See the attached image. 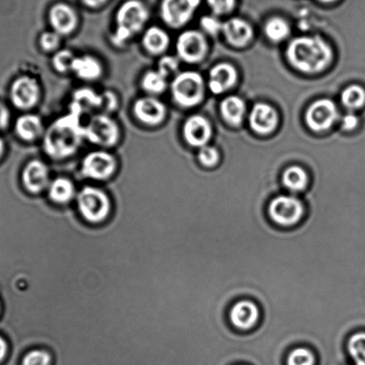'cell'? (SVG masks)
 Instances as JSON below:
<instances>
[{"label": "cell", "instance_id": "cell-1", "mask_svg": "<svg viewBox=\"0 0 365 365\" xmlns=\"http://www.w3.org/2000/svg\"><path fill=\"white\" fill-rule=\"evenodd\" d=\"M85 140L81 117L70 112L56 119L45 130L42 145L45 153L52 159L62 160L72 157Z\"/></svg>", "mask_w": 365, "mask_h": 365}, {"label": "cell", "instance_id": "cell-2", "mask_svg": "<svg viewBox=\"0 0 365 365\" xmlns=\"http://www.w3.org/2000/svg\"><path fill=\"white\" fill-rule=\"evenodd\" d=\"M289 61L304 73H317L328 66L332 58L329 46L320 37H299L287 49Z\"/></svg>", "mask_w": 365, "mask_h": 365}, {"label": "cell", "instance_id": "cell-3", "mask_svg": "<svg viewBox=\"0 0 365 365\" xmlns=\"http://www.w3.org/2000/svg\"><path fill=\"white\" fill-rule=\"evenodd\" d=\"M150 16L148 6L141 0H126L115 14V29L111 36L112 43L116 47H123L144 30Z\"/></svg>", "mask_w": 365, "mask_h": 365}, {"label": "cell", "instance_id": "cell-4", "mask_svg": "<svg viewBox=\"0 0 365 365\" xmlns=\"http://www.w3.org/2000/svg\"><path fill=\"white\" fill-rule=\"evenodd\" d=\"M77 209L88 225L105 223L112 215L113 203L105 190L93 186L83 187L77 196Z\"/></svg>", "mask_w": 365, "mask_h": 365}, {"label": "cell", "instance_id": "cell-5", "mask_svg": "<svg viewBox=\"0 0 365 365\" xmlns=\"http://www.w3.org/2000/svg\"><path fill=\"white\" fill-rule=\"evenodd\" d=\"M84 132L85 140L101 147L102 150L115 147L122 135L118 123L108 113H104L92 115L84 125Z\"/></svg>", "mask_w": 365, "mask_h": 365}, {"label": "cell", "instance_id": "cell-6", "mask_svg": "<svg viewBox=\"0 0 365 365\" xmlns=\"http://www.w3.org/2000/svg\"><path fill=\"white\" fill-rule=\"evenodd\" d=\"M171 92L177 105L182 108H192L200 104L204 97L203 78L192 71L180 73L172 81Z\"/></svg>", "mask_w": 365, "mask_h": 365}, {"label": "cell", "instance_id": "cell-7", "mask_svg": "<svg viewBox=\"0 0 365 365\" xmlns=\"http://www.w3.org/2000/svg\"><path fill=\"white\" fill-rule=\"evenodd\" d=\"M268 215L275 225L290 228L299 225L304 215V207L299 198L281 195L269 204Z\"/></svg>", "mask_w": 365, "mask_h": 365}, {"label": "cell", "instance_id": "cell-8", "mask_svg": "<svg viewBox=\"0 0 365 365\" xmlns=\"http://www.w3.org/2000/svg\"><path fill=\"white\" fill-rule=\"evenodd\" d=\"M117 160L106 150L90 152L81 163V173L85 178L105 182L111 179L116 172Z\"/></svg>", "mask_w": 365, "mask_h": 365}, {"label": "cell", "instance_id": "cell-9", "mask_svg": "<svg viewBox=\"0 0 365 365\" xmlns=\"http://www.w3.org/2000/svg\"><path fill=\"white\" fill-rule=\"evenodd\" d=\"M201 0H162L160 16L166 26L179 29L192 19Z\"/></svg>", "mask_w": 365, "mask_h": 365}, {"label": "cell", "instance_id": "cell-10", "mask_svg": "<svg viewBox=\"0 0 365 365\" xmlns=\"http://www.w3.org/2000/svg\"><path fill=\"white\" fill-rule=\"evenodd\" d=\"M41 84L37 79L29 76L17 78L10 88L13 105L21 110L35 108L41 101Z\"/></svg>", "mask_w": 365, "mask_h": 365}, {"label": "cell", "instance_id": "cell-11", "mask_svg": "<svg viewBox=\"0 0 365 365\" xmlns=\"http://www.w3.org/2000/svg\"><path fill=\"white\" fill-rule=\"evenodd\" d=\"M133 112L135 118L143 125L157 127L165 122L168 115V108L160 99L148 95L134 102Z\"/></svg>", "mask_w": 365, "mask_h": 365}, {"label": "cell", "instance_id": "cell-12", "mask_svg": "<svg viewBox=\"0 0 365 365\" xmlns=\"http://www.w3.org/2000/svg\"><path fill=\"white\" fill-rule=\"evenodd\" d=\"M178 58L184 62H200L207 52V43L203 34L197 31H186L180 35L176 42Z\"/></svg>", "mask_w": 365, "mask_h": 365}, {"label": "cell", "instance_id": "cell-13", "mask_svg": "<svg viewBox=\"0 0 365 365\" xmlns=\"http://www.w3.org/2000/svg\"><path fill=\"white\" fill-rule=\"evenodd\" d=\"M22 182L24 189L31 195L43 192L51 182L48 165L38 158L28 162L23 170Z\"/></svg>", "mask_w": 365, "mask_h": 365}, {"label": "cell", "instance_id": "cell-14", "mask_svg": "<svg viewBox=\"0 0 365 365\" xmlns=\"http://www.w3.org/2000/svg\"><path fill=\"white\" fill-rule=\"evenodd\" d=\"M48 23L52 31L60 36H69L79 26V16L76 9L66 3H56L48 11Z\"/></svg>", "mask_w": 365, "mask_h": 365}, {"label": "cell", "instance_id": "cell-15", "mask_svg": "<svg viewBox=\"0 0 365 365\" xmlns=\"http://www.w3.org/2000/svg\"><path fill=\"white\" fill-rule=\"evenodd\" d=\"M338 117V109L334 102L324 98L314 102L307 112V123L315 132L331 128Z\"/></svg>", "mask_w": 365, "mask_h": 365}, {"label": "cell", "instance_id": "cell-16", "mask_svg": "<svg viewBox=\"0 0 365 365\" xmlns=\"http://www.w3.org/2000/svg\"><path fill=\"white\" fill-rule=\"evenodd\" d=\"M228 317L240 331H251L259 322V307L251 299H240L230 308Z\"/></svg>", "mask_w": 365, "mask_h": 365}, {"label": "cell", "instance_id": "cell-17", "mask_svg": "<svg viewBox=\"0 0 365 365\" xmlns=\"http://www.w3.org/2000/svg\"><path fill=\"white\" fill-rule=\"evenodd\" d=\"M182 133L184 140L191 147L203 148L210 140L212 127L205 117L195 115L185 120Z\"/></svg>", "mask_w": 365, "mask_h": 365}, {"label": "cell", "instance_id": "cell-18", "mask_svg": "<svg viewBox=\"0 0 365 365\" xmlns=\"http://www.w3.org/2000/svg\"><path fill=\"white\" fill-rule=\"evenodd\" d=\"M102 93L88 88H80L74 92L70 105V112L83 117L98 110L102 111Z\"/></svg>", "mask_w": 365, "mask_h": 365}, {"label": "cell", "instance_id": "cell-19", "mask_svg": "<svg viewBox=\"0 0 365 365\" xmlns=\"http://www.w3.org/2000/svg\"><path fill=\"white\" fill-rule=\"evenodd\" d=\"M278 125V115L272 106L259 103L250 113V125L255 132L268 134Z\"/></svg>", "mask_w": 365, "mask_h": 365}, {"label": "cell", "instance_id": "cell-20", "mask_svg": "<svg viewBox=\"0 0 365 365\" xmlns=\"http://www.w3.org/2000/svg\"><path fill=\"white\" fill-rule=\"evenodd\" d=\"M15 127L17 136L26 143H33L43 137L46 130L42 119L35 113H24L19 116Z\"/></svg>", "mask_w": 365, "mask_h": 365}, {"label": "cell", "instance_id": "cell-21", "mask_svg": "<svg viewBox=\"0 0 365 365\" xmlns=\"http://www.w3.org/2000/svg\"><path fill=\"white\" fill-rule=\"evenodd\" d=\"M237 72L235 68L229 63H219L210 72L209 88L212 93L221 94L229 90L235 84Z\"/></svg>", "mask_w": 365, "mask_h": 365}, {"label": "cell", "instance_id": "cell-22", "mask_svg": "<svg viewBox=\"0 0 365 365\" xmlns=\"http://www.w3.org/2000/svg\"><path fill=\"white\" fill-rule=\"evenodd\" d=\"M104 68L101 61L94 56L83 55L74 59L72 73L78 79L85 81H97L102 76Z\"/></svg>", "mask_w": 365, "mask_h": 365}, {"label": "cell", "instance_id": "cell-23", "mask_svg": "<svg viewBox=\"0 0 365 365\" xmlns=\"http://www.w3.org/2000/svg\"><path fill=\"white\" fill-rule=\"evenodd\" d=\"M171 40L168 31L159 26H150L144 31L143 46L148 54L164 56L168 51Z\"/></svg>", "mask_w": 365, "mask_h": 365}, {"label": "cell", "instance_id": "cell-24", "mask_svg": "<svg viewBox=\"0 0 365 365\" xmlns=\"http://www.w3.org/2000/svg\"><path fill=\"white\" fill-rule=\"evenodd\" d=\"M223 34L226 40L235 47H242L252 38V28L245 21L232 19L222 24Z\"/></svg>", "mask_w": 365, "mask_h": 365}, {"label": "cell", "instance_id": "cell-25", "mask_svg": "<svg viewBox=\"0 0 365 365\" xmlns=\"http://www.w3.org/2000/svg\"><path fill=\"white\" fill-rule=\"evenodd\" d=\"M76 194V185L67 177H58L48 187L49 200L56 205H65L72 202Z\"/></svg>", "mask_w": 365, "mask_h": 365}, {"label": "cell", "instance_id": "cell-26", "mask_svg": "<svg viewBox=\"0 0 365 365\" xmlns=\"http://www.w3.org/2000/svg\"><path fill=\"white\" fill-rule=\"evenodd\" d=\"M221 112L227 123L233 126L240 125L246 112L245 103L240 98L232 96L221 104Z\"/></svg>", "mask_w": 365, "mask_h": 365}, {"label": "cell", "instance_id": "cell-27", "mask_svg": "<svg viewBox=\"0 0 365 365\" xmlns=\"http://www.w3.org/2000/svg\"><path fill=\"white\" fill-rule=\"evenodd\" d=\"M282 182L283 185L292 192H301L307 189V173L299 166H290L283 173Z\"/></svg>", "mask_w": 365, "mask_h": 365}, {"label": "cell", "instance_id": "cell-28", "mask_svg": "<svg viewBox=\"0 0 365 365\" xmlns=\"http://www.w3.org/2000/svg\"><path fill=\"white\" fill-rule=\"evenodd\" d=\"M141 88L150 96L164 93L168 88V78L159 73L157 69L150 70L141 78Z\"/></svg>", "mask_w": 365, "mask_h": 365}, {"label": "cell", "instance_id": "cell-29", "mask_svg": "<svg viewBox=\"0 0 365 365\" xmlns=\"http://www.w3.org/2000/svg\"><path fill=\"white\" fill-rule=\"evenodd\" d=\"M341 101L347 109L356 110L360 108L365 103V91L358 85L347 87L342 92Z\"/></svg>", "mask_w": 365, "mask_h": 365}, {"label": "cell", "instance_id": "cell-30", "mask_svg": "<svg viewBox=\"0 0 365 365\" xmlns=\"http://www.w3.org/2000/svg\"><path fill=\"white\" fill-rule=\"evenodd\" d=\"M347 349L356 365H365V332L351 336L347 342Z\"/></svg>", "mask_w": 365, "mask_h": 365}, {"label": "cell", "instance_id": "cell-31", "mask_svg": "<svg viewBox=\"0 0 365 365\" xmlns=\"http://www.w3.org/2000/svg\"><path fill=\"white\" fill-rule=\"evenodd\" d=\"M290 29L288 23L286 21L274 17L269 20L265 26V34L270 40L274 41H281L289 36Z\"/></svg>", "mask_w": 365, "mask_h": 365}, {"label": "cell", "instance_id": "cell-32", "mask_svg": "<svg viewBox=\"0 0 365 365\" xmlns=\"http://www.w3.org/2000/svg\"><path fill=\"white\" fill-rule=\"evenodd\" d=\"M76 56L70 49H59L52 58V66L59 73H72V67Z\"/></svg>", "mask_w": 365, "mask_h": 365}, {"label": "cell", "instance_id": "cell-33", "mask_svg": "<svg viewBox=\"0 0 365 365\" xmlns=\"http://www.w3.org/2000/svg\"><path fill=\"white\" fill-rule=\"evenodd\" d=\"M315 356L310 349L297 347L289 353L287 365H314Z\"/></svg>", "mask_w": 365, "mask_h": 365}, {"label": "cell", "instance_id": "cell-34", "mask_svg": "<svg viewBox=\"0 0 365 365\" xmlns=\"http://www.w3.org/2000/svg\"><path fill=\"white\" fill-rule=\"evenodd\" d=\"M52 356L48 350L31 349L24 356L22 365H51Z\"/></svg>", "mask_w": 365, "mask_h": 365}, {"label": "cell", "instance_id": "cell-35", "mask_svg": "<svg viewBox=\"0 0 365 365\" xmlns=\"http://www.w3.org/2000/svg\"><path fill=\"white\" fill-rule=\"evenodd\" d=\"M62 36L56 34L54 31H46L41 34L38 38V45L41 51L44 52H56L59 51L61 45Z\"/></svg>", "mask_w": 365, "mask_h": 365}, {"label": "cell", "instance_id": "cell-36", "mask_svg": "<svg viewBox=\"0 0 365 365\" xmlns=\"http://www.w3.org/2000/svg\"><path fill=\"white\" fill-rule=\"evenodd\" d=\"M179 58H175V56H173L164 55L159 59L157 70L168 79L170 76L177 72V70L179 68Z\"/></svg>", "mask_w": 365, "mask_h": 365}, {"label": "cell", "instance_id": "cell-37", "mask_svg": "<svg viewBox=\"0 0 365 365\" xmlns=\"http://www.w3.org/2000/svg\"><path fill=\"white\" fill-rule=\"evenodd\" d=\"M212 11L215 15H226L234 9L236 0H207Z\"/></svg>", "mask_w": 365, "mask_h": 365}, {"label": "cell", "instance_id": "cell-38", "mask_svg": "<svg viewBox=\"0 0 365 365\" xmlns=\"http://www.w3.org/2000/svg\"><path fill=\"white\" fill-rule=\"evenodd\" d=\"M198 159L202 165L211 168L217 164L219 161V153L215 148L203 147L201 148L200 153H198Z\"/></svg>", "mask_w": 365, "mask_h": 365}, {"label": "cell", "instance_id": "cell-39", "mask_svg": "<svg viewBox=\"0 0 365 365\" xmlns=\"http://www.w3.org/2000/svg\"><path fill=\"white\" fill-rule=\"evenodd\" d=\"M103 104L102 112L104 113H109L115 111L118 108L119 98L117 97L115 92L104 91L102 93Z\"/></svg>", "mask_w": 365, "mask_h": 365}, {"label": "cell", "instance_id": "cell-40", "mask_svg": "<svg viewBox=\"0 0 365 365\" xmlns=\"http://www.w3.org/2000/svg\"><path fill=\"white\" fill-rule=\"evenodd\" d=\"M201 26L209 34H217L220 31L222 30V24L214 17L205 16L200 21Z\"/></svg>", "mask_w": 365, "mask_h": 365}, {"label": "cell", "instance_id": "cell-41", "mask_svg": "<svg viewBox=\"0 0 365 365\" xmlns=\"http://www.w3.org/2000/svg\"><path fill=\"white\" fill-rule=\"evenodd\" d=\"M10 120V113L8 108L0 102V130H4L8 127Z\"/></svg>", "mask_w": 365, "mask_h": 365}, {"label": "cell", "instance_id": "cell-42", "mask_svg": "<svg viewBox=\"0 0 365 365\" xmlns=\"http://www.w3.org/2000/svg\"><path fill=\"white\" fill-rule=\"evenodd\" d=\"M358 125V118L356 115H353V113H349L344 116L342 120V126L343 128L347 130H353L356 128Z\"/></svg>", "mask_w": 365, "mask_h": 365}, {"label": "cell", "instance_id": "cell-43", "mask_svg": "<svg viewBox=\"0 0 365 365\" xmlns=\"http://www.w3.org/2000/svg\"><path fill=\"white\" fill-rule=\"evenodd\" d=\"M81 1L88 9H97L104 6L108 0H81Z\"/></svg>", "mask_w": 365, "mask_h": 365}, {"label": "cell", "instance_id": "cell-44", "mask_svg": "<svg viewBox=\"0 0 365 365\" xmlns=\"http://www.w3.org/2000/svg\"><path fill=\"white\" fill-rule=\"evenodd\" d=\"M6 353H8V344L2 336H0V361L4 359Z\"/></svg>", "mask_w": 365, "mask_h": 365}, {"label": "cell", "instance_id": "cell-45", "mask_svg": "<svg viewBox=\"0 0 365 365\" xmlns=\"http://www.w3.org/2000/svg\"><path fill=\"white\" fill-rule=\"evenodd\" d=\"M5 143L2 139H0V158L2 157L3 154L5 153Z\"/></svg>", "mask_w": 365, "mask_h": 365}, {"label": "cell", "instance_id": "cell-46", "mask_svg": "<svg viewBox=\"0 0 365 365\" xmlns=\"http://www.w3.org/2000/svg\"><path fill=\"white\" fill-rule=\"evenodd\" d=\"M320 1L324 2V3H331V2L335 1V0H320Z\"/></svg>", "mask_w": 365, "mask_h": 365}]
</instances>
